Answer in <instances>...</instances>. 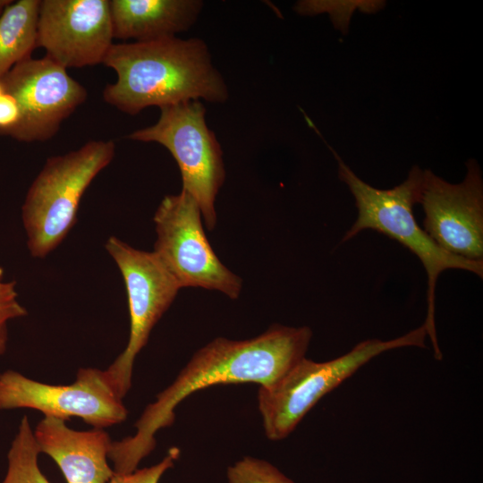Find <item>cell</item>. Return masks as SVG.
Masks as SVG:
<instances>
[{
	"mask_svg": "<svg viewBox=\"0 0 483 483\" xmlns=\"http://www.w3.org/2000/svg\"><path fill=\"white\" fill-rule=\"evenodd\" d=\"M312 331L275 324L247 340L217 337L198 350L173 383L157 394L135 422L136 432L113 441L108 455L114 473H128L156 447V434L170 427L174 410L189 395L209 386L254 383L267 386L305 357Z\"/></svg>",
	"mask_w": 483,
	"mask_h": 483,
	"instance_id": "1",
	"label": "cell"
},
{
	"mask_svg": "<svg viewBox=\"0 0 483 483\" xmlns=\"http://www.w3.org/2000/svg\"><path fill=\"white\" fill-rule=\"evenodd\" d=\"M103 64L116 80L103 90L104 100L120 111L136 114L148 106L191 100L222 104L228 87L200 38L168 37L113 44Z\"/></svg>",
	"mask_w": 483,
	"mask_h": 483,
	"instance_id": "2",
	"label": "cell"
},
{
	"mask_svg": "<svg viewBox=\"0 0 483 483\" xmlns=\"http://www.w3.org/2000/svg\"><path fill=\"white\" fill-rule=\"evenodd\" d=\"M338 164V175L352 193L358 216L346 232V242L361 231L372 229L402 244L422 263L428 276L427 317L423 326L432 343L435 357L442 358L436 331L435 301L439 275L447 269H462L483 276V260H470L440 248L418 225L413 207L419 203L423 170L414 165L401 184L389 189L374 188L359 178L326 143Z\"/></svg>",
	"mask_w": 483,
	"mask_h": 483,
	"instance_id": "3",
	"label": "cell"
},
{
	"mask_svg": "<svg viewBox=\"0 0 483 483\" xmlns=\"http://www.w3.org/2000/svg\"><path fill=\"white\" fill-rule=\"evenodd\" d=\"M114 150L113 140H94L47 160L21 207L27 246L33 258H46L64 241L76 223L84 192L111 163Z\"/></svg>",
	"mask_w": 483,
	"mask_h": 483,
	"instance_id": "4",
	"label": "cell"
},
{
	"mask_svg": "<svg viewBox=\"0 0 483 483\" xmlns=\"http://www.w3.org/2000/svg\"><path fill=\"white\" fill-rule=\"evenodd\" d=\"M426 336L422 325L392 340L362 341L349 352L328 361L317 362L304 357L278 381L258 388V405L266 436L273 441L286 438L323 396L371 359L396 348H424Z\"/></svg>",
	"mask_w": 483,
	"mask_h": 483,
	"instance_id": "5",
	"label": "cell"
},
{
	"mask_svg": "<svg viewBox=\"0 0 483 483\" xmlns=\"http://www.w3.org/2000/svg\"><path fill=\"white\" fill-rule=\"evenodd\" d=\"M200 100L160 108L152 125L131 132L127 138L164 146L175 159L182 175V191L198 203L206 228L216 224L215 202L225 178L223 151L206 122Z\"/></svg>",
	"mask_w": 483,
	"mask_h": 483,
	"instance_id": "6",
	"label": "cell"
},
{
	"mask_svg": "<svg viewBox=\"0 0 483 483\" xmlns=\"http://www.w3.org/2000/svg\"><path fill=\"white\" fill-rule=\"evenodd\" d=\"M197 201L185 191L165 196L153 221V252L181 288L201 287L237 299L242 279L227 268L210 246Z\"/></svg>",
	"mask_w": 483,
	"mask_h": 483,
	"instance_id": "7",
	"label": "cell"
},
{
	"mask_svg": "<svg viewBox=\"0 0 483 483\" xmlns=\"http://www.w3.org/2000/svg\"><path fill=\"white\" fill-rule=\"evenodd\" d=\"M105 248L123 275L128 297L131 322L128 343L105 369L115 394L123 399L131 386L137 355L181 287L153 251L135 249L115 236L107 239Z\"/></svg>",
	"mask_w": 483,
	"mask_h": 483,
	"instance_id": "8",
	"label": "cell"
},
{
	"mask_svg": "<svg viewBox=\"0 0 483 483\" xmlns=\"http://www.w3.org/2000/svg\"><path fill=\"white\" fill-rule=\"evenodd\" d=\"M33 409L67 420L78 417L94 428L122 423L128 411L113 389L105 370L80 369L69 385H50L14 370L0 374V410Z\"/></svg>",
	"mask_w": 483,
	"mask_h": 483,
	"instance_id": "9",
	"label": "cell"
},
{
	"mask_svg": "<svg viewBox=\"0 0 483 483\" xmlns=\"http://www.w3.org/2000/svg\"><path fill=\"white\" fill-rule=\"evenodd\" d=\"M0 80L21 110L20 123L10 136L24 142L51 139L88 95L67 69L47 56L17 64Z\"/></svg>",
	"mask_w": 483,
	"mask_h": 483,
	"instance_id": "10",
	"label": "cell"
},
{
	"mask_svg": "<svg viewBox=\"0 0 483 483\" xmlns=\"http://www.w3.org/2000/svg\"><path fill=\"white\" fill-rule=\"evenodd\" d=\"M460 183H450L423 170L419 203L425 213L424 231L453 255L483 260V180L474 159L466 163Z\"/></svg>",
	"mask_w": 483,
	"mask_h": 483,
	"instance_id": "11",
	"label": "cell"
},
{
	"mask_svg": "<svg viewBox=\"0 0 483 483\" xmlns=\"http://www.w3.org/2000/svg\"><path fill=\"white\" fill-rule=\"evenodd\" d=\"M108 0H42L37 47L64 67L103 63L113 43Z\"/></svg>",
	"mask_w": 483,
	"mask_h": 483,
	"instance_id": "12",
	"label": "cell"
},
{
	"mask_svg": "<svg viewBox=\"0 0 483 483\" xmlns=\"http://www.w3.org/2000/svg\"><path fill=\"white\" fill-rule=\"evenodd\" d=\"M40 453L51 457L67 483H108L112 440L103 428L79 431L65 420L45 416L33 429Z\"/></svg>",
	"mask_w": 483,
	"mask_h": 483,
	"instance_id": "13",
	"label": "cell"
},
{
	"mask_svg": "<svg viewBox=\"0 0 483 483\" xmlns=\"http://www.w3.org/2000/svg\"><path fill=\"white\" fill-rule=\"evenodd\" d=\"M203 7L200 0H111L114 38L148 41L186 31Z\"/></svg>",
	"mask_w": 483,
	"mask_h": 483,
	"instance_id": "14",
	"label": "cell"
},
{
	"mask_svg": "<svg viewBox=\"0 0 483 483\" xmlns=\"http://www.w3.org/2000/svg\"><path fill=\"white\" fill-rule=\"evenodd\" d=\"M39 4L13 2L0 15V79L37 47Z\"/></svg>",
	"mask_w": 483,
	"mask_h": 483,
	"instance_id": "15",
	"label": "cell"
},
{
	"mask_svg": "<svg viewBox=\"0 0 483 483\" xmlns=\"http://www.w3.org/2000/svg\"><path fill=\"white\" fill-rule=\"evenodd\" d=\"M40 451L27 416H23L8 451V469L2 483H51L38 466Z\"/></svg>",
	"mask_w": 483,
	"mask_h": 483,
	"instance_id": "16",
	"label": "cell"
},
{
	"mask_svg": "<svg viewBox=\"0 0 483 483\" xmlns=\"http://www.w3.org/2000/svg\"><path fill=\"white\" fill-rule=\"evenodd\" d=\"M228 483H294L270 462L245 456L226 470Z\"/></svg>",
	"mask_w": 483,
	"mask_h": 483,
	"instance_id": "17",
	"label": "cell"
},
{
	"mask_svg": "<svg viewBox=\"0 0 483 483\" xmlns=\"http://www.w3.org/2000/svg\"><path fill=\"white\" fill-rule=\"evenodd\" d=\"M26 315V309L18 301L15 283L0 280V355L7 347L8 322Z\"/></svg>",
	"mask_w": 483,
	"mask_h": 483,
	"instance_id": "18",
	"label": "cell"
},
{
	"mask_svg": "<svg viewBox=\"0 0 483 483\" xmlns=\"http://www.w3.org/2000/svg\"><path fill=\"white\" fill-rule=\"evenodd\" d=\"M180 453V449L173 446L157 464L128 473H114L108 483H159L165 471L174 467Z\"/></svg>",
	"mask_w": 483,
	"mask_h": 483,
	"instance_id": "19",
	"label": "cell"
},
{
	"mask_svg": "<svg viewBox=\"0 0 483 483\" xmlns=\"http://www.w3.org/2000/svg\"><path fill=\"white\" fill-rule=\"evenodd\" d=\"M21 120V110L16 99L8 93L0 97V134L10 136Z\"/></svg>",
	"mask_w": 483,
	"mask_h": 483,
	"instance_id": "20",
	"label": "cell"
},
{
	"mask_svg": "<svg viewBox=\"0 0 483 483\" xmlns=\"http://www.w3.org/2000/svg\"><path fill=\"white\" fill-rule=\"evenodd\" d=\"M12 3L13 1H10V0H0V15L6 9V7L10 5Z\"/></svg>",
	"mask_w": 483,
	"mask_h": 483,
	"instance_id": "21",
	"label": "cell"
},
{
	"mask_svg": "<svg viewBox=\"0 0 483 483\" xmlns=\"http://www.w3.org/2000/svg\"><path fill=\"white\" fill-rule=\"evenodd\" d=\"M3 277H4V269L0 266V280H3Z\"/></svg>",
	"mask_w": 483,
	"mask_h": 483,
	"instance_id": "22",
	"label": "cell"
},
{
	"mask_svg": "<svg viewBox=\"0 0 483 483\" xmlns=\"http://www.w3.org/2000/svg\"><path fill=\"white\" fill-rule=\"evenodd\" d=\"M4 93V88H3V85L1 83V80H0V97Z\"/></svg>",
	"mask_w": 483,
	"mask_h": 483,
	"instance_id": "23",
	"label": "cell"
}]
</instances>
